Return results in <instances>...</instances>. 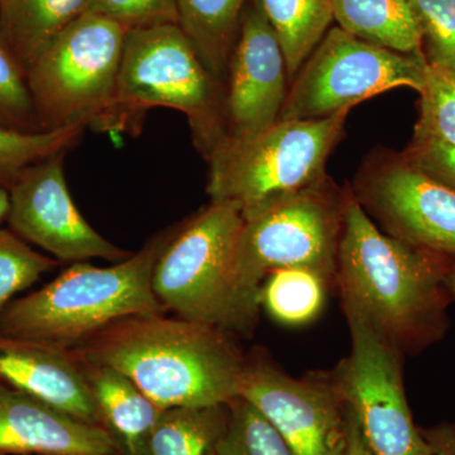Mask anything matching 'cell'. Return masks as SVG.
Returning <instances> with one entry per match:
<instances>
[{
    "mask_svg": "<svg viewBox=\"0 0 455 455\" xmlns=\"http://www.w3.org/2000/svg\"><path fill=\"white\" fill-rule=\"evenodd\" d=\"M453 259L385 235L346 196L335 278L343 309L363 317L403 355H418L447 333Z\"/></svg>",
    "mask_w": 455,
    "mask_h": 455,
    "instance_id": "cell-1",
    "label": "cell"
},
{
    "mask_svg": "<svg viewBox=\"0 0 455 455\" xmlns=\"http://www.w3.org/2000/svg\"><path fill=\"white\" fill-rule=\"evenodd\" d=\"M71 350L124 373L161 409L228 405L245 361L232 335L164 313L123 317Z\"/></svg>",
    "mask_w": 455,
    "mask_h": 455,
    "instance_id": "cell-2",
    "label": "cell"
},
{
    "mask_svg": "<svg viewBox=\"0 0 455 455\" xmlns=\"http://www.w3.org/2000/svg\"><path fill=\"white\" fill-rule=\"evenodd\" d=\"M176 228L110 267L75 262L38 291L8 304L0 335L73 349L123 317L164 313L152 287L158 257Z\"/></svg>",
    "mask_w": 455,
    "mask_h": 455,
    "instance_id": "cell-3",
    "label": "cell"
},
{
    "mask_svg": "<svg viewBox=\"0 0 455 455\" xmlns=\"http://www.w3.org/2000/svg\"><path fill=\"white\" fill-rule=\"evenodd\" d=\"M242 226L238 206L212 202L176 229L152 276L164 309L230 335H253L262 305L259 295L236 281L235 254Z\"/></svg>",
    "mask_w": 455,
    "mask_h": 455,
    "instance_id": "cell-4",
    "label": "cell"
},
{
    "mask_svg": "<svg viewBox=\"0 0 455 455\" xmlns=\"http://www.w3.org/2000/svg\"><path fill=\"white\" fill-rule=\"evenodd\" d=\"M349 110L319 119H278L265 130L226 133L208 154L212 202L247 214L323 184L325 164Z\"/></svg>",
    "mask_w": 455,
    "mask_h": 455,
    "instance_id": "cell-5",
    "label": "cell"
},
{
    "mask_svg": "<svg viewBox=\"0 0 455 455\" xmlns=\"http://www.w3.org/2000/svg\"><path fill=\"white\" fill-rule=\"evenodd\" d=\"M155 107L184 113L206 155L226 134L217 110L214 76L178 23L128 31L116 95L98 128L131 130Z\"/></svg>",
    "mask_w": 455,
    "mask_h": 455,
    "instance_id": "cell-6",
    "label": "cell"
},
{
    "mask_svg": "<svg viewBox=\"0 0 455 455\" xmlns=\"http://www.w3.org/2000/svg\"><path fill=\"white\" fill-rule=\"evenodd\" d=\"M130 29L85 12L26 70L42 131L100 124L112 106Z\"/></svg>",
    "mask_w": 455,
    "mask_h": 455,
    "instance_id": "cell-7",
    "label": "cell"
},
{
    "mask_svg": "<svg viewBox=\"0 0 455 455\" xmlns=\"http://www.w3.org/2000/svg\"><path fill=\"white\" fill-rule=\"evenodd\" d=\"M346 196L328 181L243 217L235 254L236 281L260 296L275 269L309 268L335 286Z\"/></svg>",
    "mask_w": 455,
    "mask_h": 455,
    "instance_id": "cell-8",
    "label": "cell"
},
{
    "mask_svg": "<svg viewBox=\"0 0 455 455\" xmlns=\"http://www.w3.org/2000/svg\"><path fill=\"white\" fill-rule=\"evenodd\" d=\"M427 65L421 52H396L335 27L305 62L280 119L325 118L401 86L420 92Z\"/></svg>",
    "mask_w": 455,
    "mask_h": 455,
    "instance_id": "cell-9",
    "label": "cell"
},
{
    "mask_svg": "<svg viewBox=\"0 0 455 455\" xmlns=\"http://www.w3.org/2000/svg\"><path fill=\"white\" fill-rule=\"evenodd\" d=\"M352 347L333 376L368 447L374 455H433L412 420L403 364L405 355L366 320L344 310Z\"/></svg>",
    "mask_w": 455,
    "mask_h": 455,
    "instance_id": "cell-10",
    "label": "cell"
},
{
    "mask_svg": "<svg viewBox=\"0 0 455 455\" xmlns=\"http://www.w3.org/2000/svg\"><path fill=\"white\" fill-rule=\"evenodd\" d=\"M239 397L263 415L292 455H346L348 406L331 374L295 379L263 352L245 357Z\"/></svg>",
    "mask_w": 455,
    "mask_h": 455,
    "instance_id": "cell-11",
    "label": "cell"
},
{
    "mask_svg": "<svg viewBox=\"0 0 455 455\" xmlns=\"http://www.w3.org/2000/svg\"><path fill=\"white\" fill-rule=\"evenodd\" d=\"M65 154L27 167L8 188L7 220L16 235L56 259L122 262L132 253L99 235L75 206L66 184Z\"/></svg>",
    "mask_w": 455,
    "mask_h": 455,
    "instance_id": "cell-12",
    "label": "cell"
},
{
    "mask_svg": "<svg viewBox=\"0 0 455 455\" xmlns=\"http://www.w3.org/2000/svg\"><path fill=\"white\" fill-rule=\"evenodd\" d=\"M355 199L388 235L455 259V190L406 160L370 173Z\"/></svg>",
    "mask_w": 455,
    "mask_h": 455,
    "instance_id": "cell-13",
    "label": "cell"
},
{
    "mask_svg": "<svg viewBox=\"0 0 455 455\" xmlns=\"http://www.w3.org/2000/svg\"><path fill=\"white\" fill-rule=\"evenodd\" d=\"M228 66L226 133H254L276 123L287 97L286 61L257 0L244 8Z\"/></svg>",
    "mask_w": 455,
    "mask_h": 455,
    "instance_id": "cell-14",
    "label": "cell"
},
{
    "mask_svg": "<svg viewBox=\"0 0 455 455\" xmlns=\"http://www.w3.org/2000/svg\"><path fill=\"white\" fill-rule=\"evenodd\" d=\"M0 382L101 427L82 362L71 349L0 335Z\"/></svg>",
    "mask_w": 455,
    "mask_h": 455,
    "instance_id": "cell-15",
    "label": "cell"
},
{
    "mask_svg": "<svg viewBox=\"0 0 455 455\" xmlns=\"http://www.w3.org/2000/svg\"><path fill=\"white\" fill-rule=\"evenodd\" d=\"M119 451L103 427L77 420L0 382V454L92 455Z\"/></svg>",
    "mask_w": 455,
    "mask_h": 455,
    "instance_id": "cell-16",
    "label": "cell"
},
{
    "mask_svg": "<svg viewBox=\"0 0 455 455\" xmlns=\"http://www.w3.org/2000/svg\"><path fill=\"white\" fill-rule=\"evenodd\" d=\"M75 355V353H74ZM101 427L125 455H142L147 439L164 409L156 405L130 377L112 367L82 361Z\"/></svg>",
    "mask_w": 455,
    "mask_h": 455,
    "instance_id": "cell-17",
    "label": "cell"
},
{
    "mask_svg": "<svg viewBox=\"0 0 455 455\" xmlns=\"http://www.w3.org/2000/svg\"><path fill=\"white\" fill-rule=\"evenodd\" d=\"M90 0H0V26L25 71Z\"/></svg>",
    "mask_w": 455,
    "mask_h": 455,
    "instance_id": "cell-18",
    "label": "cell"
},
{
    "mask_svg": "<svg viewBox=\"0 0 455 455\" xmlns=\"http://www.w3.org/2000/svg\"><path fill=\"white\" fill-rule=\"evenodd\" d=\"M343 31L400 53L421 52L423 33L409 0H331Z\"/></svg>",
    "mask_w": 455,
    "mask_h": 455,
    "instance_id": "cell-19",
    "label": "cell"
},
{
    "mask_svg": "<svg viewBox=\"0 0 455 455\" xmlns=\"http://www.w3.org/2000/svg\"><path fill=\"white\" fill-rule=\"evenodd\" d=\"M178 25L214 77L226 71L247 0H176Z\"/></svg>",
    "mask_w": 455,
    "mask_h": 455,
    "instance_id": "cell-20",
    "label": "cell"
},
{
    "mask_svg": "<svg viewBox=\"0 0 455 455\" xmlns=\"http://www.w3.org/2000/svg\"><path fill=\"white\" fill-rule=\"evenodd\" d=\"M228 421V405L164 409L142 455H212Z\"/></svg>",
    "mask_w": 455,
    "mask_h": 455,
    "instance_id": "cell-21",
    "label": "cell"
},
{
    "mask_svg": "<svg viewBox=\"0 0 455 455\" xmlns=\"http://www.w3.org/2000/svg\"><path fill=\"white\" fill-rule=\"evenodd\" d=\"M276 33L290 76L298 73L333 22L331 0H257Z\"/></svg>",
    "mask_w": 455,
    "mask_h": 455,
    "instance_id": "cell-22",
    "label": "cell"
},
{
    "mask_svg": "<svg viewBox=\"0 0 455 455\" xmlns=\"http://www.w3.org/2000/svg\"><path fill=\"white\" fill-rule=\"evenodd\" d=\"M331 287V283L313 269H275L263 281L260 305L283 324H307L319 315Z\"/></svg>",
    "mask_w": 455,
    "mask_h": 455,
    "instance_id": "cell-23",
    "label": "cell"
},
{
    "mask_svg": "<svg viewBox=\"0 0 455 455\" xmlns=\"http://www.w3.org/2000/svg\"><path fill=\"white\" fill-rule=\"evenodd\" d=\"M85 124L27 132L0 124V187L9 188L27 167L66 154L82 139Z\"/></svg>",
    "mask_w": 455,
    "mask_h": 455,
    "instance_id": "cell-24",
    "label": "cell"
},
{
    "mask_svg": "<svg viewBox=\"0 0 455 455\" xmlns=\"http://www.w3.org/2000/svg\"><path fill=\"white\" fill-rule=\"evenodd\" d=\"M420 95L414 140L455 147V70L427 62Z\"/></svg>",
    "mask_w": 455,
    "mask_h": 455,
    "instance_id": "cell-25",
    "label": "cell"
},
{
    "mask_svg": "<svg viewBox=\"0 0 455 455\" xmlns=\"http://www.w3.org/2000/svg\"><path fill=\"white\" fill-rule=\"evenodd\" d=\"M229 406L226 434L217 455H292L275 427L250 403L236 397Z\"/></svg>",
    "mask_w": 455,
    "mask_h": 455,
    "instance_id": "cell-26",
    "label": "cell"
},
{
    "mask_svg": "<svg viewBox=\"0 0 455 455\" xmlns=\"http://www.w3.org/2000/svg\"><path fill=\"white\" fill-rule=\"evenodd\" d=\"M57 263L33 251L16 233L0 229V314L17 292L31 287Z\"/></svg>",
    "mask_w": 455,
    "mask_h": 455,
    "instance_id": "cell-27",
    "label": "cell"
},
{
    "mask_svg": "<svg viewBox=\"0 0 455 455\" xmlns=\"http://www.w3.org/2000/svg\"><path fill=\"white\" fill-rule=\"evenodd\" d=\"M0 124L13 130L42 131L27 85L26 71L0 26Z\"/></svg>",
    "mask_w": 455,
    "mask_h": 455,
    "instance_id": "cell-28",
    "label": "cell"
},
{
    "mask_svg": "<svg viewBox=\"0 0 455 455\" xmlns=\"http://www.w3.org/2000/svg\"><path fill=\"white\" fill-rule=\"evenodd\" d=\"M427 40V62L455 70V0H409Z\"/></svg>",
    "mask_w": 455,
    "mask_h": 455,
    "instance_id": "cell-29",
    "label": "cell"
},
{
    "mask_svg": "<svg viewBox=\"0 0 455 455\" xmlns=\"http://www.w3.org/2000/svg\"><path fill=\"white\" fill-rule=\"evenodd\" d=\"M116 20L125 28L178 23L176 0H90L88 11Z\"/></svg>",
    "mask_w": 455,
    "mask_h": 455,
    "instance_id": "cell-30",
    "label": "cell"
},
{
    "mask_svg": "<svg viewBox=\"0 0 455 455\" xmlns=\"http://www.w3.org/2000/svg\"><path fill=\"white\" fill-rule=\"evenodd\" d=\"M405 160L455 190V147L414 140L407 149Z\"/></svg>",
    "mask_w": 455,
    "mask_h": 455,
    "instance_id": "cell-31",
    "label": "cell"
},
{
    "mask_svg": "<svg viewBox=\"0 0 455 455\" xmlns=\"http://www.w3.org/2000/svg\"><path fill=\"white\" fill-rule=\"evenodd\" d=\"M433 448V455H455V427H438L423 431Z\"/></svg>",
    "mask_w": 455,
    "mask_h": 455,
    "instance_id": "cell-32",
    "label": "cell"
},
{
    "mask_svg": "<svg viewBox=\"0 0 455 455\" xmlns=\"http://www.w3.org/2000/svg\"><path fill=\"white\" fill-rule=\"evenodd\" d=\"M346 455H374L362 435L357 420L348 407V444Z\"/></svg>",
    "mask_w": 455,
    "mask_h": 455,
    "instance_id": "cell-33",
    "label": "cell"
},
{
    "mask_svg": "<svg viewBox=\"0 0 455 455\" xmlns=\"http://www.w3.org/2000/svg\"><path fill=\"white\" fill-rule=\"evenodd\" d=\"M9 205H11V200H9L8 188L0 187V223H2L3 220H7Z\"/></svg>",
    "mask_w": 455,
    "mask_h": 455,
    "instance_id": "cell-34",
    "label": "cell"
},
{
    "mask_svg": "<svg viewBox=\"0 0 455 455\" xmlns=\"http://www.w3.org/2000/svg\"><path fill=\"white\" fill-rule=\"evenodd\" d=\"M447 287L451 299L455 300V259H453V263H451V271H449L448 274Z\"/></svg>",
    "mask_w": 455,
    "mask_h": 455,
    "instance_id": "cell-35",
    "label": "cell"
},
{
    "mask_svg": "<svg viewBox=\"0 0 455 455\" xmlns=\"http://www.w3.org/2000/svg\"><path fill=\"white\" fill-rule=\"evenodd\" d=\"M92 455H125V454H123L122 451H113V453L92 454Z\"/></svg>",
    "mask_w": 455,
    "mask_h": 455,
    "instance_id": "cell-36",
    "label": "cell"
},
{
    "mask_svg": "<svg viewBox=\"0 0 455 455\" xmlns=\"http://www.w3.org/2000/svg\"><path fill=\"white\" fill-rule=\"evenodd\" d=\"M212 455H217V454H215V453H214V454H212Z\"/></svg>",
    "mask_w": 455,
    "mask_h": 455,
    "instance_id": "cell-37",
    "label": "cell"
}]
</instances>
